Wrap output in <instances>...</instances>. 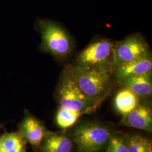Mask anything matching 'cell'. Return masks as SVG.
I'll list each match as a JSON object with an SVG mask.
<instances>
[{"label":"cell","instance_id":"cell-1","mask_svg":"<svg viewBox=\"0 0 152 152\" xmlns=\"http://www.w3.org/2000/svg\"><path fill=\"white\" fill-rule=\"evenodd\" d=\"M68 69L78 87L93 102L100 104L112 89L114 69L69 66Z\"/></svg>","mask_w":152,"mask_h":152},{"label":"cell","instance_id":"cell-2","mask_svg":"<svg viewBox=\"0 0 152 152\" xmlns=\"http://www.w3.org/2000/svg\"><path fill=\"white\" fill-rule=\"evenodd\" d=\"M36 26L41 36V51L58 59L65 58L71 53L73 48L72 39L60 24L50 19H41L37 21Z\"/></svg>","mask_w":152,"mask_h":152},{"label":"cell","instance_id":"cell-3","mask_svg":"<svg viewBox=\"0 0 152 152\" xmlns=\"http://www.w3.org/2000/svg\"><path fill=\"white\" fill-rule=\"evenodd\" d=\"M56 97L59 107L83 114L91 113L99 105L88 98L78 87L68 68L61 75Z\"/></svg>","mask_w":152,"mask_h":152},{"label":"cell","instance_id":"cell-4","mask_svg":"<svg viewBox=\"0 0 152 152\" xmlns=\"http://www.w3.org/2000/svg\"><path fill=\"white\" fill-rule=\"evenodd\" d=\"M115 46L114 42L108 39H99L92 42L77 56L75 65L82 68L114 70Z\"/></svg>","mask_w":152,"mask_h":152},{"label":"cell","instance_id":"cell-5","mask_svg":"<svg viewBox=\"0 0 152 152\" xmlns=\"http://www.w3.org/2000/svg\"><path fill=\"white\" fill-rule=\"evenodd\" d=\"M111 133L97 123H86L75 131L73 140L80 152H97L107 147Z\"/></svg>","mask_w":152,"mask_h":152},{"label":"cell","instance_id":"cell-6","mask_svg":"<svg viewBox=\"0 0 152 152\" xmlns=\"http://www.w3.org/2000/svg\"><path fill=\"white\" fill-rule=\"evenodd\" d=\"M150 54L148 45L141 36L135 34L115 44L114 69Z\"/></svg>","mask_w":152,"mask_h":152},{"label":"cell","instance_id":"cell-7","mask_svg":"<svg viewBox=\"0 0 152 152\" xmlns=\"http://www.w3.org/2000/svg\"><path fill=\"white\" fill-rule=\"evenodd\" d=\"M18 131L27 142L35 147L40 146L45 137L50 133L39 120L28 112L18 126Z\"/></svg>","mask_w":152,"mask_h":152},{"label":"cell","instance_id":"cell-8","mask_svg":"<svg viewBox=\"0 0 152 152\" xmlns=\"http://www.w3.org/2000/svg\"><path fill=\"white\" fill-rule=\"evenodd\" d=\"M124 126L151 132L152 113L151 109L145 104L139 103L133 110L123 115L121 121Z\"/></svg>","mask_w":152,"mask_h":152},{"label":"cell","instance_id":"cell-9","mask_svg":"<svg viewBox=\"0 0 152 152\" xmlns=\"http://www.w3.org/2000/svg\"><path fill=\"white\" fill-rule=\"evenodd\" d=\"M152 60L151 55L131 61L114 69L118 81H124L126 78L152 72Z\"/></svg>","mask_w":152,"mask_h":152},{"label":"cell","instance_id":"cell-10","mask_svg":"<svg viewBox=\"0 0 152 152\" xmlns=\"http://www.w3.org/2000/svg\"><path fill=\"white\" fill-rule=\"evenodd\" d=\"M122 83L125 88L130 90L138 97H145L152 94V72L130 77Z\"/></svg>","mask_w":152,"mask_h":152},{"label":"cell","instance_id":"cell-11","mask_svg":"<svg viewBox=\"0 0 152 152\" xmlns=\"http://www.w3.org/2000/svg\"><path fill=\"white\" fill-rule=\"evenodd\" d=\"M40 145L43 152H71L72 149L71 139L63 134L50 133Z\"/></svg>","mask_w":152,"mask_h":152},{"label":"cell","instance_id":"cell-12","mask_svg":"<svg viewBox=\"0 0 152 152\" xmlns=\"http://www.w3.org/2000/svg\"><path fill=\"white\" fill-rule=\"evenodd\" d=\"M27 143L18 131L5 132L0 136V152H26Z\"/></svg>","mask_w":152,"mask_h":152},{"label":"cell","instance_id":"cell-13","mask_svg":"<svg viewBox=\"0 0 152 152\" xmlns=\"http://www.w3.org/2000/svg\"><path fill=\"white\" fill-rule=\"evenodd\" d=\"M114 107L120 114L124 115L136 108L139 97L130 90L124 88L117 94L114 98Z\"/></svg>","mask_w":152,"mask_h":152},{"label":"cell","instance_id":"cell-14","mask_svg":"<svg viewBox=\"0 0 152 152\" xmlns=\"http://www.w3.org/2000/svg\"><path fill=\"white\" fill-rule=\"evenodd\" d=\"M82 114H84L59 107L56 114V122L62 129L69 128L76 124Z\"/></svg>","mask_w":152,"mask_h":152},{"label":"cell","instance_id":"cell-15","mask_svg":"<svg viewBox=\"0 0 152 152\" xmlns=\"http://www.w3.org/2000/svg\"><path fill=\"white\" fill-rule=\"evenodd\" d=\"M126 143L128 152H152V141L146 137L132 135Z\"/></svg>","mask_w":152,"mask_h":152},{"label":"cell","instance_id":"cell-16","mask_svg":"<svg viewBox=\"0 0 152 152\" xmlns=\"http://www.w3.org/2000/svg\"><path fill=\"white\" fill-rule=\"evenodd\" d=\"M106 148L107 152H128L126 142L116 135H111Z\"/></svg>","mask_w":152,"mask_h":152},{"label":"cell","instance_id":"cell-17","mask_svg":"<svg viewBox=\"0 0 152 152\" xmlns=\"http://www.w3.org/2000/svg\"><path fill=\"white\" fill-rule=\"evenodd\" d=\"M1 127H2V126L1 125H0V129H1Z\"/></svg>","mask_w":152,"mask_h":152}]
</instances>
